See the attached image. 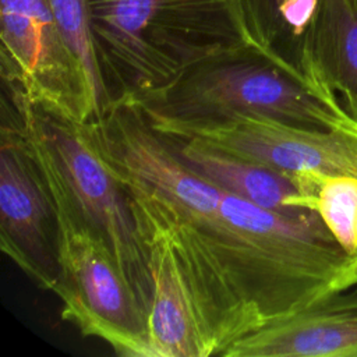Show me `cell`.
Masks as SVG:
<instances>
[{"label": "cell", "mask_w": 357, "mask_h": 357, "mask_svg": "<svg viewBox=\"0 0 357 357\" xmlns=\"http://www.w3.org/2000/svg\"><path fill=\"white\" fill-rule=\"evenodd\" d=\"M194 225L219 258L250 333L354 287L346 254L312 209L279 212L223 192L218 215Z\"/></svg>", "instance_id": "cell-1"}, {"label": "cell", "mask_w": 357, "mask_h": 357, "mask_svg": "<svg viewBox=\"0 0 357 357\" xmlns=\"http://www.w3.org/2000/svg\"><path fill=\"white\" fill-rule=\"evenodd\" d=\"M88 7L113 100L152 92L212 54L257 43L238 0H88Z\"/></svg>", "instance_id": "cell-2"}, {"label": "cell", "mask_w": 357, "mask_h": 357, "mask_svg": "<svg viewBox=\"0 0 357 357\" xmlns=\"http://www.w3.org/2000/svg\"><path fill=\"white\" fill-rule=\"evenodd\" d=\"M312 82L279 53L250 43L187 67L159 89L123 98L152 119L201 121L259 114L303 127L332 128L346 109L328 84L319 78Z\"/></svg>", "instance_id": "cell-3"}, {"label": "cell", "mask_w": 357, "mask_h": 357, "mask_svg": "<svg viewBox=\"0 0 357 357\" xmlns=\"http://www.w3.org/2000/svg\"><path fill=\"white\" fill-rule=\"evenodd\" d=\"M11 110L52 195L59 265L53 293L61 301V318L84 336L103 340L119 356L149 357L146 312L109 244L79 209L40 138Z\"/></svg>", "instance_id": "cell-4"}, {"label": "cell", "mask_w": 357, "mask_h": 357, "mask_svg": "<svg viewBox=\"0 0 357 357\" xmlns=\"http://www.w3.org/2000/svg\"><path fill=\"white\" fill-rule=\"evenodd\" d=\"M8 95L17 116L46 146L82 213L109 244L148 317L152 284L146 248L121 181L92 145L84 123L59 117L18 95Z\"/></svg>", "instance_id": "cell-5"}, {"label": "cell", "mask_w": 357, "mask_h": 357, "mask_svg": "<svg viewBox=\"0 0 357 357\" xmlns=\"http://www.w3.org/2000/svg\"><path fill=\"white\" fill-rule=\"evenodd\" d=\"M0 40L1 78L10 93L75 123L92 120L85 73L49 0H0Z\"/></svg>", "instance_id": "cell-6"}, {"label": "cell", "mask_w": 357, "mask_h": 357, "mask_svg": "<svg viewBox=\"0 0 357 357\" xmlns=\"http://www.w3.org/2000/svg\"><path fill=\"white\" fill-rule=\"evenodd\" d=\"M84 124L92 145L117 176L148 187L192 223H205L218 215L223 191L178 158L138 105L119 98L98 119Z\"/></svg>", "instance_id": "cell-7"}, {"label": "cell", "mask_w": 357, "mask_h": 357, "mask_svg": "<svg viewBox=\"0 0 357 357\" xmlns=\"http://www.w3.org/2000/svg\"><path fill=\"white\" fill-rule=\"evenodd\" d=\"M0 139V247L40 289L59 278L52 195L10 105L3 100Z\"/></svg>", "instance_id": "cell-8"}, {"label": "cell", "mask_w": 357, "mask_h": 357, "mask_svg": "<svg viewBox=\"0 0 357 357\" xmlns=\"http://www.w3.org/2000/svg\"><path fill=\"white\" fill-rule=\"evenodd\" d=\"M223 357H357V287L314 304L234 342Z\"/></svg>", "instance_id": "cell-9"}, {"label": "cell", "mask_w": 357, "mask_h": 357, "mask_svg": "<svg viewBox=\"0 0 357 357\" xmlns=\"http://www.w3.org/2000/svg\"><path fill=\"white\" fill-rule=\"evenodd\" d=\"M146 248L152 300L148 314L149 357H206L204 339L181 272L156 220L128 198Z\"/></svg>", "instance_id": "cell-10"}, {"label": "cell", "mask_w": 357, "mask_h": 357, "mask_svg": "<svg viewBox=\"0 0 357 357\" xmlns=\"http://www.w3.org/2000/svg\"><path fill=\"white\" fill-rule=\"evenodd\" d=\"M163 135L195 174L223 192L279 212L311 209V197L293 176L195 139Z\"/></svg>", "instance_id": "cell-11"}, {"label": "cell", "mask_w": 357, "mask_h": 357, "mask_svg": "<svg viewBox=\"0 0 357 357\" xmlns=\"http://www.w3.org/2000/svg\"><path fill=\"white\" fill-rule=\"evenodd\" d=\"M300 70L326 82L357 119V13L347 0H321L304 40Z\"/></svg>", "instance_id": "cell-12"}, {"label": "cell", "mask_w": 357, "mask_h": 357, "mask_svg": "<svg viewBox=\"0 0 357 357\" xmlns=\"http://www.w3.org/2000/svg\"><path fill=\"white\" fill-rule=\"evenodd\" d=\"M248 31L259 46L300 68L304 40L321 0H238Z\"/></svg>", "instance_id": "cell-13"}, {"label": "cell", "mask_w": 357, "mask_h": 357, "mask_svg": "<svg viewBox=\"0 0 357 357\" xmlns=\"http://www.w3.org/2000/svg\"><path fill=\"white\" fill-rule=\"evenodd\" d=\"M311 194L314 209L347 257L357 287V178L305 173L296 177Z\"/></svg>", "instance_id": "cell-14"}, {"label": "cell", "mask_w": 357, "mask_h": 357, "mask_svg": "<svg viewBox=\"0 0 357 357\" xmlns=\"http://www.w3.org/2000/svg\"><path fill=\"white\" fill-rule=\"evenodd\" d=\"M49 1L67 46L85 73L92 102V120H95L113 103V99L102 77L95 52L88 0Z\"/></svg>", "instance_id": "cell-15"}, {"label": "cell", "mask_w": 357, "mask_h": 357, "mask_svg": "<svg viewBox=\"0 0 357 357\" xmlns=\"http://www.w3.org/2000/svg\"><path fill=\"white\" fill-rule=\"evenodd\" d=\"M347 3H349L350 7L357 13V0H347Z\"/></svg>", "instance_id": "cell-16"}]
</instances>
